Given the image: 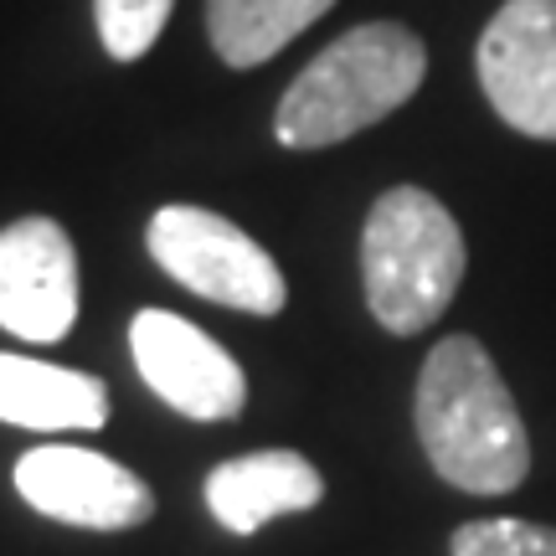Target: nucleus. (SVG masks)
<instances>
[{"label": "nucleus", "instance_id": "nucleus-1", "mask_svg": "<svg viewBox=\"0 0 556 556\" xmlns=\"http://www.w3.org/2000/svg\"><path fill=\"white\" fill-rule=\"evenodd\" d=\"M417 438L454 490L510 495L531 475V443L490 351L469 336L438 340L417 377Z\"/></svg>", "mask_w": 556, "mask_h": 556}, {"label": "nucleus", "instance_id": "nucleus-2", "mask_svg": "<svg viewBox=\"0 0 556 556\" xmlns=\"http://www.w3.org/2000/svg\"><path fill=\"white\" fill-rule=\"evenodd\" d=\"M428 78L422 41L397 21H366L330 41L278 103L274 135L289 150H325L397 114Z\"/></svg>", "mask_w": 556, "mask_h": 556}, {"label": "nucleus", "instance_id": "nucleus-3", "mask_svg": "<svg viewBox=\"0 0 556 556\" xmlns=\"http://www.w3.org/2000/svg\"><path fill=\"white\" fill-rule=\"evenodd\" d=\"M361 278L377 325L392 336L428 330L464 278V232L448 206L422 186H392L377 197L361 232Z\"/></svg>", "mask_w": 556, "mask_h": 556}, {"label": "nucleus", "instance_id": "nucleus-4", "mask_svg": "<svg viewBox=\"0 0 556 556\" xmlns=\"http://www.w3.org/2000/svg\"><path fill=\"white\" fill-rule=\"evenodd\" d=\"M144 248L191 294L242 315H278L289 299L278 263L242 227L206 206H160L144 227Z\"/></svg>", "mask_w": 556, "mask_h": 556}, {"label": "nucleus", "instance_id": "nucleus-5", "mask_svg": "<svg viewBox=\"0 0 556 556\" xmlns=\"http://www.w3.org/2000/svg\"><path fill=\"white\" fill-rule=\"evenodd\" d=\"M479 88L500 119L556 139V0H505L479 37Z\"/></svg>", "mask_w": 556, "mask_h": 556}, {"label": "nucleus", "instance_id": "nucleus-6", "mask_svg": "<svg viewBox=\"0 0 556 556\" xmlns=\"http://www.w3.org/2000/svg\"><path fill=\"white\" fill-rule=\"evenodd\" d=\"M16 495L41 516L88 531H129L155 516V495L144 479L78 443H41L21 454Z\"/></svg>", "mask_w": 556, "mask_h": 556}, {"label": "nucleus", "instance_id": "nucleus-7", "mask_svg": "<svg viewBox=\"0 0 556 556\" xmlns=\"http://www.w3.org/2000/svg\"><path fill=\"white\" fill-rule=\"evenodd\" d=\"M129 351H135V366L150 381V392L170 402L180 417L227 422L248 402V377L238 361L206 330H197L191 319L170 315V309H139L129 325Z\"/></svg>", "mask_w": 556, "mask_h": 556}, {"label": "nucleus", "instance_id": "nucleus-8", "mask_svg": "<svg viewBox=\"0 0 556 556\" xmlns=\"http://www.w3.org/2000/svg\"><path fill=\"white\" fill-rule=\"evenodd\" d=\"M78 319V253L52 217L0 227V330L52 345Z\"/></svg>", "mask_w": 556, "mask_h": 556}, {"label": "nucleus", "instance_id": "nucleus-9", "mask_svg": "<svg viewBox=\"0 0 556 556\" xmlns=\"http://www.w3.org/2000/svg\"><path fill=\"white\" fill-rule=\"evenodd\" d=\"M325 479L294 448H263V454L227 458L206 475V505L232 536H253L274 516H299L319 505Z\"/></svg>", "mask_w": 556, "mask_h": 556}, {"label": "nucleus", "instance_id": "nucleus-10", "mask_svg": "<svg viewBox=\"0 0 556 556\" xmlns=\"http://www.w3.org/2000/svg\"><path fill=\"white\" fill-rule=\"evenodd\" d=\"M0 422L37 428V433L103 428L109 422V387L88 371H67L52 361L0 351Z\"/></svg>", "mask_w": 556, "mask_h": 556}, {"label": "nucleus", "instance_id": "nucleus-11", "mask_svg": "<svg viewBox=\"0 0 556 556\" xmlns=\"http://www.w3.org/2000/svg\"><path fill=\"white\" fill-rule=\"evenodd\" d=\"M336 0H206V37L227 67H258L309 31Z\"/></svg>", "mask_w": 556, "mask_h": 556}, {"label": "nucleus", "instance_id": "nucleus-12", "mask_svg": "<svg viewBox=\"0 0 556 556\" xmlns=\"http://www.w3.org/2000/svg\"><path fill=\"white\" fill-rule=\"evenodd\" d=\"M176 0H93V16H99V41L114 62H135L144 58L155 37L165 31Z\"/></svg>", "mask_w": 556, "mask_h": 556}, {"label": "nucleus", "instance_id": "nucleus-13", "mask_svg": "<svg viewBox=\"0 0 556 556\" xmlns=\"http://www.w3.org/2000/svg\"><path fill=\"white\" fill-rule=\"evenodd\" d=\"M454 556H556V526L536 520H475L454 531Z\"/></svg>", "mask_w": 556, "mask_h": 556}]
</instances>
